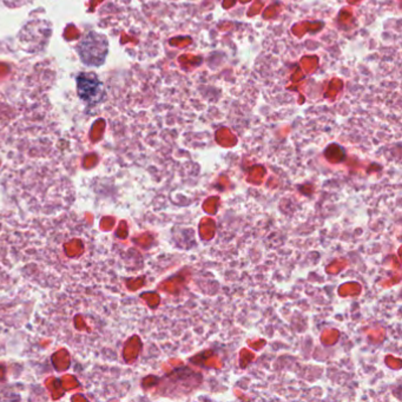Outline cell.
Listing matches in <instances>:
<instances>
[{
    "mask_svg": "<svg viewBox=\"0 0 402 402\" xmlns=\"http://www.w3.org/2000/svg\"><path fill=\"white\" fill-rule=\"evenodd\" d=\"M77 92L82 101L87 104H97L102 101L104 89L101 80H98L97 75L91 72L80 73L76 78Z\"/></svg>",
    "mask_w": 402,
    "mask_h": 402,
    "instance_id": "2",
    "label": "cell"
},
{
    "mask_svg": "<svg viewBox=\"0 0 402 402\" xmlns=\"http://www.w3.org/2000/svg\"><path fill=\"white\" fill-rule=\"evenodd\" d=\"M77 53L85 65L101 66L108 56V40L96 32H87L77 45Z\"/></svg>",
    "mask_w": 402,
    "mask_h": 402,
    "instance_id": "1",
    "label": "cell"
}]
</instances>
